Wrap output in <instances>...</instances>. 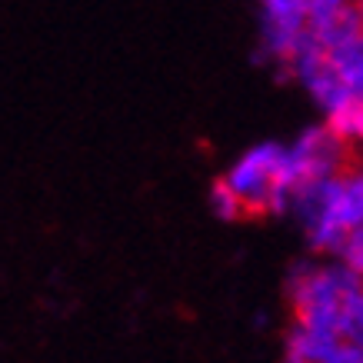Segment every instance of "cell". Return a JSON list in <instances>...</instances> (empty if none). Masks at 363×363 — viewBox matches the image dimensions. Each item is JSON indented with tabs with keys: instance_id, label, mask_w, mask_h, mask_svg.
Listing matches in <instances>:
<instances>
[{
	"instance_id": "cell-3",
	"label": "cell",
	"mask_w": 363,
	"mask_h": 363,
	"mask_svg": "<svg viewBox=\"0 0 363 363\" xmlns=\"http://www.w3.org/2000/svg\"><path fill=\"white\" fill-rule=\"evenodd\" d=\"M286 170H290L297 187H303L307 180H323V177L347 174V170H353L350 140L340 137L330 123L327 127H310L286 150Z\"/></svg>"
},
{
	"instance_id": "cell-6",
	"label": "cell",
	"mask_w": 363,
	"mask_h": 363,
	"mask_svg": "<svg viewBox=\"0 0 363 363\" xmlns=\"http://www.w3.org/2000/svg\"><path fill=\"white\" fill-rule=\"evenodd\" d=\"M330 60L337 67V74L343 77V84L350 87L353 97H363V33L350 37L347 44L333 47Z\"/></svg>"
},
{
	"instance_id": "cell-8",
	"label": "cell",
	"mask_w": 363,
	"mask_h": 363,
	"mask_svg": "<svg viewBox=\"0 0 363 363\" xmlns=\"http://www.w3.org/2000/svg\"><path fill=\"white\" fill-rule=\"evenodd\" d=\"M210 203H213V213L223 217V220H240V217H247V207H243L240 194L230 187V180H217V184H213Z\"/></svg>"
},
{
	"instance_id": "cell-7",
	"label": "cell",
	"mask_w": 363,
	"mask_h": 363,
	"mask_svg": "<svg viewBox=\"0 0 363 363\" xmlns=\"http://www.w3.org/2000/svg\"><path fill=\"white\" fill-rule=\"evenodd\" d=\"M330 127L347 140H363V97H350L330 113Z\"/></svg>"
},
{
	"instance_id": "cell-9",
	"label": "cell",
	"mask_w": 363,
	"mask_h": 363,
	"mask_svg": "<svg viewBox=\"0 0 363 363\" xmlns=\"http://www.w3.org/2000/svg\"><path fill=\"white\" fill-rule=\"evenodd\" d=\"M340 260L363 277V223L347 233V240H343V247H340Z\"/></svg>"
},
{
	"instance_id": "cell-5",
	"label": "cell",
	"mask_w": 363,
	"mask_h": 363,
	"mask_svg": "<svg viewBox=\"0 0 363 363\" xmlns=\"http://www.w3.org/2000/svg\"><path fill=\"white\" fill-rule=\"evenodd\" d=\"M307 30L313 33V37L320 40V47H327V50L347 44L350 37L363 33V11H360V4H357V0H347L343 7H337V11L330 13V17L307 23Z\"/></svg>"
},
{
	"instance_id": "cell-1",
	"label": "cell",
	"mask_w": 363,
	"mask_h": 363,
	"mask_svg": "<svg viewBox=\"0 0 363 363\" xmlns=\"http://www.w3.org/2000/svg\"><path fill=\"white\" fill-rule=\"evenodd\" d=\"M363 300V277L353 267H303L290 280V303L294 317L303 327L327 333H340L350 320L353 307Z\"/></svg>"
},
{
	"instance_id": "cell-11",
	"label": "cell",
	"mask_w": 363,
	"mask_h": 363,
	"mask_svg": "<svg viewBox=\"0 0 363 363\" xmlns=\"http://www.w3.org/2000/svg\"><path fill=\"white\" fill-rule=\"evenodd\" d=\"M357 4H360V11H363V0H357Z\"/></svg>"
},
{
	"instance_id": "cell-2",
	"label": "cell",
	"mask_w": 363,
	"mask_h": 363,
	"mask_svg": "<svg viewBox=\"0 0 363 363\" xmlns=\"http://www.w3.org/2000/svg\"><path fill=\"white\" fill-rule=\"evenodd\" d=\"M230 187L240 194L247 213H277L294 203L297 184L286 170V150L277 143H260L237 160L230 174Z\"/></svg>"
},
{
	"instance_id": "cell-4",
	"label": "cell",
	"mask_w": 363,
	"mask_h": 363,
	"mask_svg": "<svg viewBox=\"0 0 363 363\" xmlns=\"http://www.w3.org/2000/svg\"><path fill=\"white\" fill-rule=\"evenodd\" d=\"M343 337L340 333L313 330L303 323H294V330L286 337V360H323V363H340L343 357Z\"/></svg>"
},
{
	"instance_id": "cell-10",
	"label": "cell",
	"mask_w": 363,
	"mask_h": 363,
	"mask_svg": "<svg viewBox=\"0 0 363 363\" xmlns=\"http://www.w3.org/2000/svg\"><path fill=\"white\" fill-rule=\"evenodd\" d=\"M343 340L357 343V347H363V300L353 307L350 320H347V327H343Z\"/></svg>"
}]
</instances>
